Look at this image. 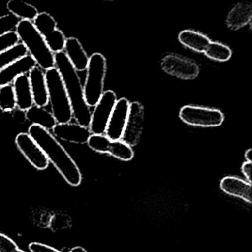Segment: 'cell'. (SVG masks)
I'll return each mask as SVG.
<instances>
[{
  "label": "cell",
  "instance_id": "cell-1",
  "mask_svg": "<svg viewBox=\"0 0 252 252\" xmlns=\"http://www.w3.org/2000/svg\"><path fill=\"white\" fill-rule=\"evenodd\" d=\"M28 133L37 143L48 160L53 163L60 175L70 186L78 187L80 185L82 175L79 166L49 131L37 125H32L29 126Z\"/></svg>",
  "mask_w": 252,
  "mask_h": 252
},
{
  "label": "cell",
  "instance_id": "cell-2",
  "mask_svg": "<svg viewBox=\"0 0 252 252\" xmlns=\"http://www.w3.org/2000/svg\"><path fill=\"white\" fill-rule=\"evenodd\" d=\"M54 59L55 68L63 79L70 100L73 119L78 125L89 127L91 111L85 102L83 86L78 72L75 70L64 51L54 54Z\"/></svg>",
  "mask_w": 252,
  "mask_h": 252
},
{
  "label": "cell",
  "instance_id": "cell-3",
  "mask_svg": "<svg viewBox=\"0 0 252 252\" xmlns=\"http://www.w3.org/2000/svg\"><path fill=\"white\" fill-rule=\"evenodd\" d=\"M15 32L38 67L45 71L55 67L54 54L48 48L33 22L20 20Z\"/></svg>",
  "mask_w": 252,
  "mask_h": 252
},
{
  "label": "cell",
  "instance_id": "cell-4",
  "mask_svg": "<svg viewBox=\"0 0 252 252\" xmlns=\"http://www.w3.org/2000/svg\"><path fill=\"white\" fill-rule=\"evenodd\" d=\"M45 73L51 113L57 124L69 123L73 119V112L63 79L55 67Z\"/></svg>",
  "mask_w": 252,
  "mask_h": 252
},
{
  "label": "cell",
  "instance_id": "cell-5",
  "mask_svg": "<svg viewBox=\"0 0 252 252\" xmlns=\"http://www.w3.org/2000/svg\"><path fill=\"white\" fill-rule=\"evenodd\" d=\"M106 73L107 60L100 53H94L89 58L83 86L85 102L88 107H95L102 96Z\"/></svg>",
  "mask_w": 252,
  "mask_h": 252
},
{
  "label": "cell",
  "instance_id": "cell-6",
  "mask_svg": "<svg viewBox=\"0 0 252 252\" xmlns=\"http://www.w3.org/2000/svg\"><path fill=\"white\" fill-rule=\"evenodd\" d=\"M179 117L187 125L200 127H217L225 119L223 113L218 109L192 105L183 107Z\"/></svg>",
  "mask_w": 252,
  "mask_h": 252
},
{
  "label": "cell",
  "instance_id": "cell-7",
  "mask_svg": "<svg viewBox=\"0 0 252 252\" xmlns=\"http://www.w3.org/2000/svg\"><path fill=\"white\" fill-rule=\"evenodd\" d=\"M33 23L54 54L64 51L67 38L57 28V21L51 14L46 12L39 13Z\"/></svg>",
  "mask_w": 252,
  "mask_h": 252
},
{
  "label": "cell",
  "instance_id": "cell-8",
  "mask_svg": "<svg viewBox=\"0 0 252 252\" xmlns=\"http://www.w3.org/2000/svg\"><path fill=\"white\" fill-rule=\"evenodd\" d=\"M116 93L113 91L104 92L94 112L91 113L89 130L91 135H104L110 116L117 102Z\"/></svg>",
  "mask_w": 252,
  "mask_h": 252
},
{
  "label": "cell",
  "instance_id": "cell-9",
  "mask_svg": "<svg viewBox=\"0 0 252 252\" xmlns=\"http://www.w3.org/2000/svg\"><path fill=\"white\" fill-rule=\"evenodd\" d=\"M87 144L97 153H107L123 161H129L134 157L132 147L121 140L110 139L105 135H91Z\"/></svg>",
  "mask_w": 252,
  "mask_h": 252
},
{
  "label": "cell",
  "instance_id": "cell-10",
  "mask_svg": "<svg viewBox=\"0 0 252 252\" xmlns=\"http://www.w3.org/2000/svg\"><path fill=\"white\" fill-rule=\"evenodd\" d=\"M160 64L165 73L184 80H192L200 73V68L194 62L177 54L165 56Z\"/></svg>",
  "mask_w": 252,
  "mask_h": 252
},
{
  "label": "cell",
  "instance_id": "cell-11",
  "mask_svg": "<svg viewBox=\"0 0 252 252\" xmlns=\"http://www.w3.org/2000/svg\"><path fill=\"white\" fill-rule=\"evenodd\" d=\"M16 145L28 161L38 170H45L49 160L43 150L29 133L21 132L16 137Z\"/></svg>",
  "mask_w": 252,
  "mask_h": 252
},
{
  "label": "cell",
  "instance_id": "cell-12",
  "mask_svg": "<svg viewBox=\"0 0 252 252\" xmlns=\"http://www.w3.org/2000/svg\"><path fill=\"white\" fill-rule=\"evenodd\" d=\"M144 120V106L138 101L130 103L127 122L121 141L130 147L136 146L141 139Z\"/></svg>",
  "mask_w": 252,
  "mask_h": 252
},
{
  "label": "cell",
  "instance_id": "cell-13",
  "mask_svg": "<svg viewBox=\"0 0 252 252\" xmlns=\"http://www.w3.org/2000/svg\"><path fill=\"white\" fill-rule=\"evenodd\" d=\"M129 107L130 102L126 98L117 100L104 134L107 138L114 141L122 139L129 116Z\"/></svg>",
  "mask_w": 252,
  "mask_h": 252
},
{
  "label": "cell",
  "instance_id": "cell-14",
  "mask_svg": "<svg viewBox=\"0 0 252 252\" xmlns=\"http://www.w3.org/2000/svg\"><path fill=\"white\" fill-rule=\"evenodd\" d=\"M52 130L53 133L57 138L73 144H86L91 135L89 128L70 122L57 124Z\"/></svg>",
  "mask_w": 252,
  "mask_h": 252
},
{
  "label": "cell",
  "instance_id": "cell-15",
  "mask_svg": "<svg viewBox=\"0 0 252 252\" xmlns=\"http://www.w3.org/2000/svg\"><path fill=\"white\" fill-rule=\"evenodd\" d=\"M36 65V61L30 54L19 59L0 71V87L11 85L18 76L30 73Z\"/></svg>",
  "mask_w": 252,
  "mask_h": 252
},
{
  "label": "cell",
  "instance_id": "cell-16",
  "mask_svg": "<svg viewBox=\"0 0 252 252\" xmlns=\"http://www.w3.org/2000/svg\"><path fill=\"white\" fill-rule=\"evenodd\" d=\"M221 190L228 195L238 197L246 203L252 202V185L238 177L226 176L220 183Z\"/></svg>",
  "mask_w": 252,
  "mask_h": 252
},
{
  "label": "cell",
  "instance_id": "cell-17",
  "mask_svg": "<svg viewBox=\"0 0 252 252\" xmlns=\"http://www.w3.org/2000/svg\"><path fill=\"white\" fill-rule=\"evenodd\" d=\"M29 78L35 105L46 107L49 101L45 73L43 70L36 66L29 73Z\"/></svg>",
  "mask_w": 252,
  "mask_h": 252
},
{
  "label": "cell",
  "instance_id": "cell-18",
  "mask_svg": "<svg viewBox=\"0 0 252 252\" xmlns=\"http://www.w3.org/2000/svg\"><path fill=\"white\" fill-rule=\"evenodd\" d=\"M64 54L77 72L84 71L88 68L89 58L79 39L69 37L66 39Z\"/></svg>",
  "mask_w": 252,
  "mask_h": 252
},
{
  "label": "cell",
  "instance_id": "cell-19",
  "mask_svg": "<svg viewBox=\"0 0 252 252\" xmlns=\"http://www.w3.org/2000/svg\"><path fill=\"white\" fill-rule=\"evenodd\" d=\"M252 18V5L247 1H243L231 8L227 16L226 25L231 30L237 31L251 23Z\"/></svg>",
  "mask_w": 252,
  "mask_h": 252
},
{
  "label": "cell",
  "instance_id": "cell-20",
  "mask_svg": "<svg viewBox=\"0 0 252 252\" xmlns=\"http://www.w3.org/2000/svg\"><path fill=\"white\" fill-rule=\"evenodd\" d=\"M17 107L22 111H27L33 107V98L29 76L22 75L13 82Z\"/></svg>",
  "mask_w": 252,
  "mask_h": 252
},
{
  "label": "cell",
  "instance_id": "cell-21",
  "mask_svg": "<svg viewBox=\"0 0 252 252\" xmlns=\"http://www.w3.org/2000/svg\"><path fill=\"white\" fill-rule=\"evenodd\" d=\"M26 120L30 122L32 125H37L46 130H52L57 125L55 118L52 113L45 110L44 107L33 105L26 111Z\"/></svg>",
  "mask_w": 252,
  "mask_h": 252
},
{
  "label": "cell",
  "instance_id": "cell-22",
  "mask_svg": "<svg viewBox=\"0 0 252 252\" xmlns=\"http://www.w3.org/2000/svg\"><path fill=\"white\" fill-rule=\"evenodd\" d=\"M178 40L184 46L197 53H204L210 39L203 33L192 30H184L178 35Z\"/></svg>",
  "mask_w": 252,
  "mask_h": 252
},
{
  "label": "cell",
  "instance_id": "cell-23",
  "mask_svg": "<svg viewBox=\"0 0 252 252\" xmlns=\"http://www.w3.org/2000/svg\"><path fill=\"white\" fill-rule=\"evenodd\" d=\"M7 8L12 15L21 20L33 21L39 14L37 8L20 0H10L7 3Z\"/></svg>",
  "mask_w": 252,
  "mask_h": 252
},
{
  "label": "cell",
  "instance_id": "cell-24",
  "mask_svg": "<svg viewBox=\"0 0 252 252\" xmlns=\"http://www.w3.org/2000/svg\"><path fill=\"white\" fill-rule=\"evenodd\" d=\"M205 55L211 60L218 62H227L231 59L232 51L224 44L210 42L204 52Z\"/></svg>",
  "mask_w": 252,
  "mask_h": 252
},
{
  "label": "cell",
  "instance_id": "cell-25",
  "mask_svg": "<svg viewBox=\"0 0 252 252\" xmlns=\"http://www.w3.org/2000/svg\"><path fill=\"white\" fill-rule=\"evenodd\" d=\"M28 51L22 43H18L15 46L0 54V71L8 65L17 61L19 59L27 55Z\"/></svg>",
  "mask_w": 252,
  "mask_h": 252
},
{
  "label": "cell",
  "instance_id": "cell-26",
  "mask_svg": "<svg viewBox=\"0 0 252 252\" xmlns=\"http://www.w3.org/2000/svg\"><path fill=\"white\" fill-rule=\"evenodd\" d=\"M16 107L17 101L13 85L0 87V110L8 113L14 111Z\"/></svg>",
  "mask_w": 252,
  "mask_h": 252
},
{
  "label": "cell",
  "instance_id": "cell-27",
  "mask_svg": "<svg viewBox=\"0 0 252 252\" xmlns=\"http://www.w3.org/2000/svg\"><path fill=\"white\" fill-rule=\"evenodd\" d=\"M20 21V19L11 14L0 17V36L16 32Z\"/></svg>",
  "mask_w": 252,
  "mask_h": 252
},
{
  "label": "cell",
  "instance_id": "cell-28",
  "mask_svg": "<svg viewBox=\"0 0 252 252\" xmlns=\"http://www.w3.org/2000/svg\"><path fill=\"white\" fill-rule=\"evenodd\" d=\"M19 41L20 39L15 32L0 36V54L15 46L19 43Z\"/></svg>",
  "mask_w": 252,
  "mask_h": 252
},
{
  "label": "cell",
  "instance_id": "cell-29",
  "mask_svg": "<svg viewBox=\"0 0 252 252\" xmlns=\"http://www.w3.org/2000/svg\"><path fill=\"white\" fill-rule=\"evenodd\" d=\"M18 249V246L12 239L0 233V252H16Z\"/></svg>",
  "mask_w": 252,
  "mask_h": 252
},
{
  "label": "cell",
  "instance_id": "cell-30",
  "mask_svg": "<svg viewBox=\"0 0 252 252\" xmlns=\"http://www.w3.org/2000/svg\"><path fill=\"white\" fill-rule=\"evenodd\" d=\"M29 248L31 252H61L55 248L51 247L44 243H38V242L30 243Z\"/></svg>",
  "mask_w": 252,
  "mask_h": 252
},
{
  "label": "cell",
  "instance_id": "cell-31",
  "mask_svg": "<svg viewBox=\"0 0 252 252\" xmlns=\"http://www.w3.org/2000/svg\"><path fill=\"white\" fill-rule=\"evenodd\" d=\"M252 162L246 161L241 166V171L248 182L252 184Z\"/></svg>",
  "mask_w": 252,
  "mask_h": 252
},
{
  "label": "cell",
  "instance_id": "cell-32",
  "mask_svg": "<svg viewBox=\"0 0 252 252\" xmlns=\"http://www.w3.org/2000/svg\"><path fill=\"white\" fill-rule=\"evenodd\" d=\"M252 149H249L246 150L245 153V158H246V161L252 162Z\"/></svg>",
  "mask_w": 252,
  "mask_h": 252
},
{
  "label": "cell",
  "instance_id": "cell-33",
  "mask_svg": "<svg viewBox=\"0 0 252 252\" xmlns=\"http://www.w3.org/2000/svg\"><path fill=\"white\" fill-rule=\"evenodd\" d=\"M70 252H88L86 249H84L83 247L81 246H76V247L73 248Z\"/></svg>",
  "mask_w": 252,
  "mask_h": 252
},
{
  "label": "cell",
  "instance_id": "cell-34",
  "mask_svg": "<svg viewBox=\"0 0 252 252\" xmlns=\"http://www.w3.org/2000/svg\"><path fill=\"white\" fill-rule=\"evenodd\" d=\"M16 252H24V251L21 250V249H19Z\"/></svg>",
  "mask_w": 252,
  "mask_h": 252
}]
</instances>
